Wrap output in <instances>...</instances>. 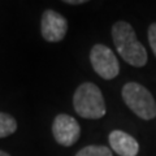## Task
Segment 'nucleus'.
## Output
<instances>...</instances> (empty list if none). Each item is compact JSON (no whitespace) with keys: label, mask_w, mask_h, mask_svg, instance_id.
<instances>
[{"label":"nucleus","mask_w":156,"mask_h":156,"mask_svg":"<svg viewBox=\"0 0 156 156\" xmlns=\"http://www.w3.org/2000/svg\"><path fill=\"white\" fill-rule=\"evenodd\" d=\"M148 42L151 48H152V52L156 56V23H152L148 27Z\"/></svg>","instance_id":"9d476101"},{"label":"nucleus","mask_w":156,"mask_h":156,"mask_svg":"<svg viewBox=\"0 0 156 156\" xmlns=\"http://www.w3.org/2000/svg\"><path fill=\"white\" fill-rule=\"evenodd\" d=\"M90 61L94 70L104 80H112L120 72L119 60L111 48L104 44H95L90 52Z\"/></svg>","instance_id":"20e7f679"},{"label":"nucleus","mask_w":156,"mask_h":156,"mask_svg":"<svg viewBox=\"0 0 156 156\" xmlns=\"http://www.w3.org/2000/svg\"><path fill=\"white\" fill-rule=\"evenodd\" d=\"M17 130V122L14 117L0 112V138H5V136L12 135Z\"/></svg>","instance_id":"6e6552de"},{"label":"nucleus","mask_w":156,"mask_h":156,"mask_svg":"<svg viewBox=\"0 0 156 156\" xmlns=\"http://www.w3.org/2000/svg\"><path fill=\"white\" fill-rule=\"evenodd\" d=\"M0 156H11V155L7 154L5 151H2V150H0Z\"/></svg>","instance_id":"f8f14e48"},{"label":"nucleus","mask_w":156,"mask_h":156,"mask_svg":"<svg viewBox=\"0 0 156 156\" xmlns=\"http://www.w3.org/2000/svg\"><path fill=\"white\" fill-rule=\"evenodd\" d=\"M112 39L117 52L128 64L140 68L147 64V51L138 41L130 23L119 21L112 26Z\"/></svg>","instance_id":"f257e3e1"},{"label":"nucleus","mask_w":156,"mask_h":156,"mask_svg":"<svg viewBox=\"0 0 156 156\" xmlns=\"http://www.w3.org/2000/svg\"><path fill=\"white\" fill-rule=\"evenodd\" d=\"M64 3H66V4H83V3H86L85 0H65Z\"/></svg>","instance_id":"9b49d317"},{"label":"nucleus","mask_w":156,"mask_h":156,"mask_svg":"<svg viewBox=\"0 0 156 156\" xmlns=\"http://www.w3.org/2000/svg\"><path fill=\"white\" fill-rule=\"evenodd\" d=\"M52 134L58 144L64 146V147H70L80 138L81 128L76 119H73L69 115L61 113L57 115L53 120Z\"/></svg>","instance_id":"39448f33"},{"label":"nucleus","mask_w":156,"mask_h":156,"mask_svg":"<svg viewBox=\"0 0 156 156\" xmlns=\"http://www.w3.org/2000/svg\"><path fill=\"white\" fill-rule=\"evenodd\" d=\"M42 37L47 42H61L68 31V21L64 16L52 9L43 12L41 21Z\"/></svg>","instance_id":"423d86ee"},{"label":"nucleus","mask_w":156,"mask_h":156,"mask_svg":"<svg viewBox=\"0 0 156 156\" xmlns=\"http://www.w3.org/2000/svg\"><path fill=\"white\" fill-rule=\"evenodd\" d=\"M109 144L120 156H136L139 152L138 142L130 134L121 130H113L109 134Z\"/></svg>","instance_id":"0eeeda50"},{"label":"nucleus","mask_w":156,"mask_h":156,"mask_svg":"<svg viewBox=\"0 0 156 156\" xmlns=\"http://www.w3.org/2000/svg\"><path fill=\"white\" fill-rule=\"evenodd\" d=\"M122 99L134 113L143 120H152L156 116V103L144 86L129 82L122 87Z\"/></svg>","instance_id":"7ed1b4c3"},{"label":"nucleus","mask_w":156,"mask_h":156,"mask_svg":"<svg viewBox=\"0 0 156 156\" xmlns=\"http://www.w3.org/2000/svg\"><path fill=\"white\" fill-rule=\"evenodd\" d=\"M73 105L77 113L83 119L98 120L107 112L103 94L99 87L91 82H85L78 86L73 96Z\"/></svg>","instance_id":"f03ea898"},{"label":"nucleus","mask_w":156,"mask_h":156,"mask_svg":"<svg viewBox=\"0 0 156 156\" xmlns=\"http://www.w3.org/2000/svg\"><path fill=\"white\" fill-rule=\"evenodd\" d=\"M76 156H113L112 151L105 146H87Z\"/></svg>","instance_id":"1a4fd4ad"}]
</instances>
